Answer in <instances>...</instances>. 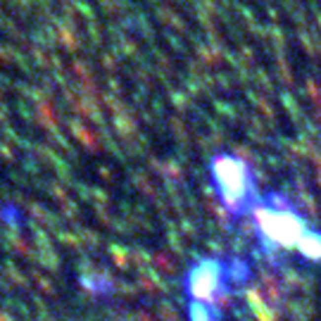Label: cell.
Instances as JSON below:
<instances>
[{
    "instance_id": "1",
    "label": "cell",
    "mask_w": 321,
    "mask_h": 321,
    "mask_svg": "<svg viewBox=\"0 0 321 321\" xmlns=\"http://www.w3.org/2000/svg\"><path fill=\"white\" fill-rule=\"evenodd\" d=\"M254 224L262 236L264 250H297L300 241L309 231L307 219L297 212L293 202L281 193H269L254 205Z\"/></svg>"
},
{
    "instance_id": "2",
    "label": "cell",
    "mask_w": 321,
    "mask_h": 321,
    "mask_svg": "<svg viewBox=\"0 0 321 321\" xmlns=\"http://www.w3.org/2000/svg\"><path fill=\"white\" fill-rule=\"evenodd\" d=\"M214 186L219 190L221 200L233 214H243L248 210H254V178L250 167L238 157H216L212 164Z\"/></svg>"
},
{
    "instance_id": "3",
    "label": "cell",
    "mask_w": 321,
    "mask_h": 321,
    "mask_svg": "<svg viewBox=\"0 0 321 321\" xmlns=\"http://www.w3.org/2000/svg\"><path fill=\"white\" fill-rule=\"evenodd\" d=\"M221 279H224V269H221V264L214 262V259H205L200 267L193 269L190 281H188V288H190V293L195 295L198 300L207 302V300H212L214 295L219 293Z\"/></svg>"
},
{
    "instance_id": "4",
    "label": "cell",
    "mask_w": 321,
    "mask_h": 321,
    "mask_svg": "<svg viewBox=\"0 0 321 321\" xmlns=\"http://www.w3.org/2000/svg\"><path fill=\"white\" fill-rule=\"evenodd\" d=\"M297 252L309 264H321V228H309L297 245Z\"/></svg>"
}]
</instances>
